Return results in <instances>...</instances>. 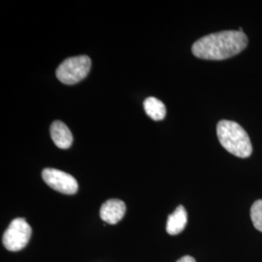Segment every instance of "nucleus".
Here are the masks:
<instances>
[{
  "instance_id": "nucleus-2",
  "label": "nucleus",
  "mask_w": 262,
  "mask_h": 262,
  "mask_svg": "<svg viewBox=\"0 0 262 262\" xmlns=\"http://www.w3.org/2000/svg\"><path fill=\"white\" fill-rule=\"evenodd\" d=\"M216 134L221 145L230 154L241 159H247L252 155V142L239 123L223 120L217 123Z\"/></svg>"
},
{
  "instance_id": "nucleus-5",
  "label": "nucleus",
  "mask_w": 262,
  "mask_h": 262,
  "mask_svg": "<svg viewBox=\"0 0 262 262\" xmlns=\"http://www.w3.org/2000/svg\"><path fill=\"white\" fill-rule=\"evenodd\" d=\"M42 178L48 186L64 194H75L78 191V183L70 174L54 168H46L42 172Z\"/></svg>"
},
{
  "instance_id": "nucleus-9",
  "label": "nucleus",
  "mask_w": 262,
  "mask_h": 262,
  "mask_svg": "<svg viewBox=\"0 0 262 262\" xmlns=\"http://www.w3.org/2000/svg\"><path fill=\"white\" fill-rule=\"evenodd\" d=\"M144 109L154 121H161L166 116L165 105L156 97H148L144 101Z\"/></svg>"
},
{
  "instance_id": "nucleus-4",
  "label": "nucleus",
  "mask_w": 262,
  "mask_h": 262,
  "mask_svg": "<svg viewBox=\"0 0 262 262\" xmlns=\"http://www.w3.org/2000/svg\"><path fill=\"white\" fill-rule=\"evenodd\" d=\"M31 232V227L25 219H15L5 230L2 243L10 252H19L28 245Z\"/></svg>"
},
{
  "instance_id": "nucleus-7",
  "label": "nucleus",
  "mask_w": 262,
  "mask_h": 262,
  "mask_svg": "<svg viewBox=\"0 0 262 262\" xmlns=\"http://www.w3.org/2000/svg\"><path fill=\"white\" fill-rule=\"evenodd\" d=\"M50 132L51 137L56 144V147L62 150H66L71 147L73 143V135L63 122L60 121L53 122L50 128Z\"/></svg>"
},
{
  "instance_id": "nucleus-11",
  "label": "nucleus",
  "mask_w": 262,
  "mask_h": 262,
  "mask_svg": "<svg viewBox=\"0 0 262 262\" xmlns=\"http://www.w3.org/2000/svg\"><path fill=\"white\" fill-rule=\"evenodd\" d=\"M177 262H195V259L192 256L186 255V256H183L182 258H180Z\"/></svg>"
},
{
  "instance_id": "nucleus-8",
  "label": "nucleus",
  "mask_w": 262,
  "mask_h": 262,
  "mask_svg": "<svg viewBox=\"0 0 262 262\" xmlns=\"http://www.w3.org/2000/svg\"><path fill=\"white\" fill-rule=\"evenodd\" d=\"M187 223V214L184 206H179L169 215L166 231L170 235H178L185 229Z\"/></svg>"
},
{
  "instance_id": "nucleus-3",
  "label": "nucleus",
  "mask_w": 262,
  "mask_h": 262,
  "mask_svg": "<svg viewBox=\"0 0 262 262\" xmlns=\"http://www.w3.org/2000/svg\"><path fill=\"white\" fill-rule=\"evenodd\" d=\"M91 66L92 60L89 56H79L66 58L57 67L56 78L63 84H77L89 75Z\"/></svg>"
},
{
  "instance_id": "nucleus-1",
  "label": "nucleus",
  "mask_w": 262,
  "mask_h": 262,
  "mask_svg": "<svg viewBox=\"0 0 262 262\" xmlns=\"http://www.w3.org/2000/svg\"><path fill=\"white\" fill-rule=\"evenodd\" d=\"M248 46L247 35L239 30L212 33L197 40L191 48L194 56L207 60H224L240 54Z\"/></svg>"
},
{
  "instance_id": "nucleus-10",
  "label": "nucleus",
  "mask_w": 262,
  "mask_h": 262,
  "mask_svg": "<svg viewBox=\"0 0 262 262\" xmlns=\"http://www.w3.org/2000/svg\"><path fill=\"white\" fill-rule=\"evenodd\" d=\"M251 219L254 227L262 232V199L253 203L251 208Z\"/></svg>"
},
{
  "instance_id": "nucleus-6",
  "label": "nucleus",
  "mask_w": 262,
  "mask_h": 262,
  "mask_svg": "<svg viewBox=\"0 0 262 262\" xmlns=\"http://www.w3.org/2000/svg\"><path fill=\"white\" fill-rule=\"evenodd\" d=\"M125 211L126 206L123 201L120 199H109L100 208V217L109 225H116L122 221Z\"/></svg>"
}]
</instances>
